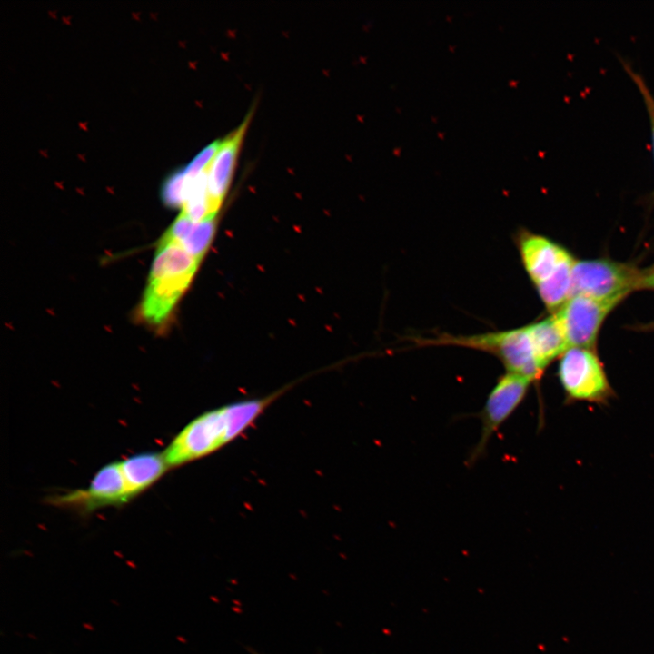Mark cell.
Wrapping results in <instances>:
<instances>
[{
  "label": "cell",
  "instance_id": "14",
  "mask_svg": "<svg viewBox=\"0 0 654 654\" xmlns=\"http://www.w3.org/2000/svg\"><path fill=\"white\" fill-rule=\"evenodd\" d=\"M185 175L183 170L172 174L162 189V199L170 207L183 205Z\"/></svg>",
  "mask_w": 654,
  "mask_h": 654
},
{
  "label": "cell",
  "instance_id": "11",
  "mask_svg": "<svg viewBox=\"0 0 654 654\" xmlns=\"http://www.w3.org/2000/svg\"><path fill=\"white\" fill-rule=\"evenodd\" d=\"M539 361L546 366L567 349L568 344L555 314L529 325Z\"/></svg>",
  "mask_w": 654,
  "mask_h": 654
},
{
  "label": "cell",
  "instance_id": "10",
  "mask_svg": "<svg viewBox=\"0 0 654 654\" xmlns=\"http://www.w3.org/2000/svg\"><path fill=\"white\" fill-rule=\"evenodd\" d=\"M250 120V114L225 139L213 157L207 171L208 194L211 210L217 213L229 189L238 158L240 145Z\"/></svg>",
  "mask_w": 654,
  "mask_h": 654
},
{
  "label": "cell",
  "instance_id": "12",
  "mask_svg": "<svg viewBox=\"0 0 654 654\" xmlns=\"http://www.w3.org/2000/svg\"><path fill=\"white\" fill-rule=\"evenodd\" d=\"M215 216H209L199 223H195L188 236L180 244L189 253L198 260H202L209 247L215 229Z\"/></svg>",
  "mask_w": 654,
  "mask_h": 654
},
{
  "label": "cell",
  "instance_id": "2",
  "mask_svg": "<svg viewBox=\"0 0 654 654\" xmlns=\"http://www.w3.org/2000/svg\"><path fill=\"white\" fill-rule=\"evenodd\" d=\"M279 395L278 391L263 398L238 401L197 416L176 434L164 451L169 468L203 458L230 443Z\"/></svg>",
  "mask_w": 654,
  "mask_h": 654
},
{
  "label": "cell",
  "instance_id": "9",
  "mask_svg": "<svg viewBox=\"0 0 654 654\" xmlns=\"http://www.w3.org/2000/svg\"><path fill=\"white\" fill-rule=\"evenodd\" d=\"M531 382L526 377L508 372L499 378L481 411V438L471 457V461L481 456L493 433L521 403Z\"/></svg>",
  "mask_w": 654,
  "mask_h": 654
},
{
  "label": "cell",
  "instance_id": "5",
  "mask_svg": "<svg viewBox=\"0 0 654 654\" xmlns=\"http://www.w3.org/2000/svg\"><path fill=\"white\" fill-rule=\"evenodd\" d=\"M421 345H456L494 354L508 372L537 380L545 368L537 356L529 325L497 332L476 335L441 334L436 338L416 340Z\"/></svg>",
  "mask_w": 654,
  "mask_h": 654
},
{
  "label": "cell",
  "instance_id": "3",
  "mask_svg": "<svg viewBox=\"0 0 654 654\" xmlns=\"http://www.w3.org/2000/svg\"><path fill=\"white\" fill-rule=\"evenodd\" d=\"M200 262L178 243L159 242L141 304V314L148 323L166 321Z\"/></svg>",
  "mask_w": 654,
  "mask_h": 654
},
{
  "label": "cell",
  "instance_id": "13",
  "mask_svg": "<svg viewBox=\"0 0 654 654\" xmlns=\"http://www.w3.org/2000/svg\"><path fill=\"white\" fill-rule=\"evenodd\" d=\"M622 65L630 76V78L633 80L638 90L639 91L648 114L650 127L652 156L654 163V95L649 89L648 84L646 83L645 79L640 74H639V72H637L629 63L624 60H622ZM651 198L654 199V191L651 194Z\"/></svg>",
  "mask_w": 654,
  "mask_h": 654
},
{
  "label": "cell",
  "instance_id": "7",
  "mask_svg": "<svg viewBox=\"0 0 654 654\" xmlns=\"http://www.w3.org/2000/svg\"><path fill=\"white\" fill-rule=\"evenodd\" d=\"M558 375L569 400L602 403L611 395L610 385L594 349L568 348L560 355Z\"/></svg>",
  "mask_w": 654,
  "mask_h": 654
},
{
  "label": "cell",
  "instance_id": "6",
  "mask_svg": "<svg viewBox=\"0 0 654 654\" xmlns=\"http://www.w3.org/2000/svg\"><path fill=\"white\" fill-rule=\"evenodd\" d=\"M642 272L631 265L606 259L575 260L571 295L621 302L638 290Z\"/></svg>",
  "mask_w": 654,
  "mask_h": 654
},
{
  "label": "cell",
  "instance_id": "4",
  "mask_svg": "<svg viewBox=\"0 0 654 654\" xmlns=\"http://www.w3.org/2000/svg\"><path fill=\"white\" fill-rule=\"evenodd\" d=\"M519 249L523 266L545 306L558 311L571 295L575 259L552 240L531 233H522Z\"/></svg>",
  "mask_w": 654,
  "mask_h": 654
},
{
  "label": "cell",
  "instance_id": "8",
  "mask_svg": "<svg viewBox=\"0 0 654 654\" xmlns=\"http://www.w3.org/2000/svg\"><path fill=\"white\" fill-rule=\"evenodd\" d=\"M619 302L579 294L570 296L555 313L568 348L594 349L604 320Z\"/></svg>",
  "mask_w": 654,
  "mask_h": 654
},
{
  "label": "cell",
  "instance_id": "15",
  "mask_svg": "<svg viewBox=\"0 0 654 654\" xmlns=\"http://www.w3.org/2000/svg\"><path fill=\"white\" fill-rule=\"evenodd\" d=\"M221 141H215L203 149L183 169L186 178H194L204 172L214 156Z\"/></svg>",
  "mask_w": 654,
  "mask_h": 654
},
{
  "label": "cell",
  "instance_id": "1",
  "mask_svg": "<svg viewBox=\"0 0 654 654\" xmlns=\"http://www.w3.org/2000/svg\"><path fill=\"white\" fill-rule=\"evenodd\" d=\"M170 469L164 452H142L103 466L86 488L57 495L56 506L88 513L123 505L157 481Z\"/></svg>",
  "mask_w": 654,
  "mask_h": 654
},
{
  "label": "cell",
  "instance_id": "16",
  "mask_svg": "<svg viewBox=\"0 0 654 654\" xmlns=\"http://www.w3.org/2000/svg\"><path fill=\"white\" fill-rule=\"evenodd\" d=\"M654 290V267L643 271L639 282L638 290Z\"/></svg>",
  "mask_w": 654,
  "mask_h": 654
}]
</instances>
